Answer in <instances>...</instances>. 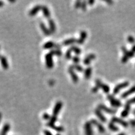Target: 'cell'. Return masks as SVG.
I'll return each mask as SVG.
<instances>
[{"label":"cell","instance_id":"obj_1","mask_svg":"<svg viewBox=\"0 0 135 135\" xmlns=\"http://www.w3.org/2000/svg\"><path fill=\"white\" fill-rule=\"evenodd\" d=\"M107 98L108 99V101L110 103L111 106H113V107L118 108L122 106V103L120 101L118 100V99H116L114 98L113 95H111V94H108L107 97Z\"/></svg>","mask_w":135,"mask_h":135},{"label":"cell","instance_id":"obj_2","mask_svg":"<svg viewBox=\"0 0 135 135\" xmlns=\"http://www.w3.org/2000/svg\"><path fill=\"white\" fill-rule=\"evenodd\" d=\"M53 55L51 53H48L45 55V61H46V67L49 69L52 68L54 66L53 59Z\"/></svg>","mask_w":135,"mask_h":135},{"label":"cell","instance_id":"obj_3","mask_svg":"<svg viewBox=\"0 0 135 135\" xmlns=\"http://www.w3.org/2000/svg\"><path fill=\"white\" fill-rule=\"evenodd\" d=\"M98 108L99 110L103 111L104 112L107 113L111 114H116V113H117V110H116V109L109 108L107 107V106L104 105V104H99V105L98 106Z\"/></svg>","mask_w":135,"mask_h":135},{"label":"cell","instance_id":"obj_4","mask_svg":"<svg viewBox=\"0 0 135 135\" xmlns=\"http://www.w3.org/2000/svg\"><path fill=\"white\" fill-rule=\"evenodd\" d=\"M129 82L128 81H124L117 84L113 89V94H116L119 92V91H121V89L123 88H125L128 87L129 86Z\"/></svg>","mask_w":135,"mask_h":135},{"label":"cell","instance_id":"obj_5","mask_svg":"<svg viewBox=\"0 0 135 135\" xmlns=\"http://www.w3.org/2000/svg\"><path fill=\"white\" fill-rule=\"evenodd\" d=\"M84 132L86 135H93V131L92 124L90 121H87L85 123L84 126Z\"/></svg>","mask_w":135,"mask_h":135},{"label":"cell","instance_id":"obj_6","mask_svg":"<svg viewBox=\"0 0 135 135\" xmlns=\"http://www.w3.org/2000/svg\"><path fill=\"white\" fill-rule=\"evenodd\" d=\"M111 122L120 124L121 126H123V127L124 128H127L128 125H129V124H128V123L126 122V121L123 120V119H121V118L116 117V116H113V117L111 118Z\"/></svg>","mask_w":135,"mask_h":135},{"label":"cell","instance_id":"obj_7","mask_svg":"<svg viewBox=\"0 0 135 135\" xmlns=\"http://www.w3.org/2000/svg\"><path fill=\"white\" fill-rule=\"evenodd\" d=\"M62 106H63V103H62L61 101H58L55 104L53 110V116H57V115H58L60 111H61V109Z\"/></svg>","mask_w":135,"mask_h":135},{"label":"cell","instance_id":"obj_8","mask_svg":"<svg viewBox=\"0 0 135 135\" xmlns=\"http://www.w3.org/2000/svg\"><path fill=\"white\" fill-rule=\"evenodd\" d=\"M90 122L93 125H94L95 126H97L99 132H100L101 133H103L105 131V129H104V128L103 127V126L100 123L98 122L97 120L94 119H92L90 121Z\"/></svg>","mask_w":135,"mask_h":135},{"label":"cell","instance_id":"obj_9","mask_svg":"<svg viewBox=\"0 0 135 135\" xmlns=\"http://www.w3.org/2000/svg\"><path fill=\"white\" fill-rule=\"evenodd\" d=\"M68 72H69V73L70 74L73 81L75 83H76L78 82V81H79L78 76V75H76V73L75 72V71H74L73 69L72 68V67L71 66V65L70 66V67H69V68H68Z\"/></svg>","mask_w":135,"mask_h":135},{"label":"cell","instance_id":"obj_10","mask_svg":"<svg viewBox=\"0 0 135 135\" xmlns=\"http://www.w3.org/2000/svg\"><path fill=\"white\" fill-rule=\"evenodd\" d=\"M94 113H95L97 117L99 118V120L102 121V122L106 123V121H107V119H106V118L103 115V114L102 113L101 111L99 110L98 108L96 109L95 110H94Z\"/></svg>","mask_w":135,"mask_h":135},{"label":"cell","instance_id":"obj_11","mask_svg":"<svg viewBox=\"0 0 135 135\" xmlns=\"http://www.w3.org/2000/svg\"><path fill=\"white\" fill-rule=\"evenodd\" d=\"M40 10H41V6L40 4H38V5H36L35 6H34V7L32 8V9L30 10L29 11V14L30 16H35L37 13H38L39 11H40Z\"/></svg>","mask_w":135,"mask_h":135},{"label":"cell","instance_id":"obj_12","mask_svg":"<svg viewBox=\"0 0 135 135\" xmlns=\"http://www.w3.org/2000/svg\"><path fill=\"white\" fill-rule=\"evenodd\" d=\"M87 38V33L85 31H81L80 32V38L77 40L76 43L79 45H81L84 42V40Z\"/></svg>","mask_w":135,"mask_h":135},{"label":"cell","instance_id":"obj_13","mask_svg":"<svg viewBox=\"0 0 135 135\" xmlns=\"http://www.w3.org/2000/svg\"><path fill=\"white\" fill-rule=\"evenodd\" d=\"M134 93H135V85L131 87V88H129L128 90L126 91L123 93L121 94V98H126L129 97V96L131 95V94Z\"/></svg>","mask_w":135,"mask_h":135},{"label":"cell","instance_id":"obj_14","mask_svg":"<svg viewBox=\"0 0 135 135\" xmlns=\"http://www.w3.org/2000/svg\"><path fill=\"white\" fill-rule=\"evenodd\" d=\"M131 110V106L130 104H126L124 106V109L121 113V117L123 118H126L128 117V114L129 113V111Z\"/></svg>","mask_w":135,"mask_h":135},{"label":"cell","instance_id":"obj_15","mask_svg":"<svg viewBox=\"0 0 135 135\" xmlns=\"http://www.w3.org/2000/svg\"><path fill=\"white\" fill-rule=\"evenodd\" d=\"M48 25H49V28H50V31L51 33H55L56 31V24L55 21H54V20L52 19H49Z\"/></svg>","mask_w":135,"mask_h":135},{"label":"cell","instance_id":"obj_16","mask_svg":"<svg viewBox=\"0 0 135 135\" xmlns=\"http://www.w3.org/2000/svg\"><path fill=\"white\" fill-rule=\"evenodd\" d=\"M40 28H41V29L42 30V31H43V33L45 34V35H46V36H50L51 33L50 32V29H48V28L46 26V25H45V23H42V22H41V23H40Z\"/></svg>","mask_w":135,"mask_h":135},{"label":"cell","instance_id":"obj_17","mask_svg":"<svg viewBox=\"0 0 135 135\" xmlns=\"http://www.w3.org/2000/svg\"><path fill=\"white\" fill-rule=\"evenodd\" d=\"M41 11L43 12V16L46 18H50L51 17V12L49 8L46 6H41Z\"/></svg>","mask_w":135,"mask_h":135},{"label":"cell","instance_id":"obj_18","mask_svg":"<svg viewBox=\"0 0 135 135\" xmlns=\"http://www.w3.org/2000/svg\"><path fill=\"white\" fill-rule=\"evenodd\" d=\"M0 61H1V66H2L4 70H7L9 68V65H8V62L7 60V58L4 56H1V57L0 58Z\"/></svg>","mask_w":135,"mask_h":135},{"label":"cell","instance_id":"obj_19","mask_svg":"<svg viewBox=\"0 0 135 135\" xmlns=\"http://www.w3.org/2000/svg\"><path fill=\"white\" fill-rule=\"evenodd\" d=\"M121 50H122V51L123 52V53H124V55L128 56V58H133V57H134V53H133V52L131 51L128 50L127 49H126V47H124V46L121 47Z\"/></svg>","mask_w":135,"mask_h":135},{"label":"cell","instance_id":"obj_20","mask_svg":"<svg viewBox=\"0 0 135 135\" xmlns=\"http://www.w3.org/2000/svg\"><path fill=\"white\" fill-rule=\"evenodd\" d=\"M76 41H77L76 39H75L74 38H69V39H67V40H65L64 41H63L62 45H63V46H69V45H73V44L76 43Z\"/></svg>","mask_w":135,"mask_h":135},{"label":"cell","instance_id":"obj_21","mask_svg":"<svg viewBox=\"0 0 135 135\" xmlns=\"http://www.w3.org/2000/svg\"><path fill=\"white\" fill-rule=\"evenodd\" d=\"M92 74V68L91 66H89L86 68L84 70V78H86V80H88L91 78Z\"/></svg>","mask_w":135,"mask_h":135},{"label":"cell","instance_id":"obj_22","mask_svg":"<svg viewBox=\"0 0 135 135\" xmlns=\"http://www.w3.org/2000/svg\"><path fill=\"white\" fill-rule=\"evenodd\" d=\"M10 128H11V126H10V124L9 123H6V124H4V125L3 126V127L2 130H1L0 135H6V134H7L8 132L10 129Z\"/></svg>","mask_w":135,"mask_h":135},{"label":"cell","instance_id":"obj_23","mask_svg":"<svg viewBox=\"0 0 135 135\" xmlns=\"http://www.w3.org/2000/svg\"><path fill=\"white\" fill-rule=\"evenodd\" d=\"M56 121H57V116H51L50 121H49V122L48 123H47V126H49V127L51 128L52 126L55 125V123L56 122Z\"/></svg>","mask_w":135,"mask_h":135},{"label":"cell","instance_id":"obj_24","mask_svg":"<svg viewBox=\"0 0 135 135\" xmlns=\"http://www.w3.org/2000/svg\"><path fill=\"white\" fill-rule=\"evenodd\" d=\"M55 43L53 41H48L46 43L44 44L43 48L46 49V50H49V49H51L55 47Z\"/></svg>","mask_w":135,"mask_h":135},{"label":"cell","instance_id":"obj_25","mask_svg":"<svg viewBox=\"0 0 135 135\" xmlns=\"http://www.w3.org/2000/svg\"><path fill=\"white\" fill-rule=\"evenodd\" d=\"M70 49L71 50L72 52H74V53L77 55H80V54L81 53V50L80 48H78V46H72Z\"/></svg>","mask_w":135,"mask_h":135},{"label":"cell","instance_id":"obj_26","mask_svg":"<svg viewBox=\"0 0 135 135\" xmlns=\"http://www.w3.org/2000/svg\"><path fill=\"white\" fill-rule=\"evenodd\" d=\"M100 88L103 89V92L105 93H108L109 91H110V88L109 87V86L107 85L106 84L103 83L101 84Z\"/></svg>","mask_w":135,"mask_h":135},{"label":"cell","instance_id":"obj_27","mask_svg":"<svg viewBox=\"0 0 135 135\" xmlns=\"http://www.w3.org/2000/svg\"><path fill=\"white\" fill-rule=\"evenodd\" d=\"M71 66L72 67V68L74 70H76L78 72H83V68L80 65H78V64H75V65H71Z\"/></svg>","mask_w":135,"mask_h":135},{"label":"cell","instance_id":"obj_28","mask_svg":"<svg viewBox=\"0 0 135 135\" xmlns=\"http://www.w3.org/2000/svg\"><path fill=\"white\" fill-rule=\"evenodd\" d=\"M108 128L109 129H111L112 131H114V132H117V131H119V128L117 126L114 125L113 123L110 122L108 124Z\"/></svg>","mask_w":135,"mask_h":135},{"label":"cell","instance_id":"obj_29","mask_svg":"<svg viewBox=\"0 0 135 135\" xmlns=\"http://www.w3.org/2000/svg\"><path fill=\"white\" fill-rule=\"evenodd\" d=\"M50 53L53 55H56L58 56H61L62 55V52L60 50H51Z\"/></svg>","mask_w":135,"mask_h":135},{"label":"cell","instance_id":"obj_30","mask_svg":"<svg viewBox=\"0 0 135 135\" xmlns=\"http://www.w3.org/2000/svg\"><path fill=\"white\" fill-rule=\"evenodd\" d=\"M51 128H53V129H55V131H58V132H63V131H64V130H65L63 126H56L55 124L52 126Z\"/></svg>","mask_w":135,"mask_h":135},{"label":"cell","instance_id":"obj_31","mask_svg":"<svg viewBox=\"0 0 135 135\" xmlns=\"http://www.w3.org/2000/svg\"><path fill=\"white\" fill-rule=\"evenodd\" d=\"M71 53L72 51L70 49H69V50L66 51V53L65 54V58H66L67 60H70V59L71 58Z\"/></svg>","mask_w":135,"mask_h":135},{"label":"cell","instance_id":"obj_32","mask_svg":"<svg viewBox=\"0 0 135 135\" xmlns=\"http://www.w3.org/2000/svg\"><path fill=\"white\" fill-rule=\"evenodd\" d=\"M87 2L86 1H83L81 2V8L83 11H85L87 8Z\"/></svg>","mask_w":135,"mask_h":135},{"label":"cell","instance_id":"obj_33","mask_svg":"<svg viewBox=\"0 0 135 135\" xmlns=\"http://www.w3.org/2000/svg\"><path fill=\"white\" fill-rule=\"evenodd\" d=\"M128 41L129 42V43L131 44H134L135 43V39L134 37L133 36H131V35H129V36H128Z\"/></svg>","mask_w":135,"mask_h":135},{"label":"cell","instance_id":"obj_34","mask_svg":"<svg viewBox=\"0 0 135 135\" xmlns=\"http://www.w3.org/2000/svg\"><path fill=\"white\" fill-rule=\"evenodd\" d=\"M72 60H73V63L75 64H78L79 63V62L80 61V60H81L80 58H79L78 56H75L73 57Z\"/></svg>","mask_w":135,"mask_h":135},{"label":"cell","instance_id":"obj_35","mask_svg":"<svg viewBox=\"0 0 135 135\" xmlns=\"http://www.w3.org/2000/svg\"><path fill=\"white\" fill-rule=\"evenodd\" d=\"M81 1H77L75 2V5H74V7H75L76 9H78L79 8L81 7Z\"/></svg>","mask_w":135,"mask_h":135},{"label":"cell","instance_id":"obj_36","mask_svg":"<svg viewBox=\"0 0 135 135\" xmlns=\"http://www.w3.org/2000/svg\"><path fill=\"white\" fill-rule=\"evenodd\" d=\"M86 58L89 59L91 61H92L96 59V55H94V54H89V55L86 56Z\"/></svg>","mask_w":135,"mask_h":135},{"label":"cell","instance_id":"obj_37","mask_svg":"<svg viewBox=\"0 0 135 135\" xmlns=\"http://www.w3.org/2000/svg\"><path fill=\"white\" fill-rule=\"evenodd\" d=\"M91 61L89 60V59L86 58V57L83 59V63L85 64V65H88L91 63Z\"/></svg>","mask_w":135,"mask_h":135},{"label":"cell","instance_id":"obj_38","mask_svg":"<svg viewBox=\"0 0 135 135\" xmlns=\"http://www.w3.org/2000/svg\"><path fill=\"white\" fill-rule=\"evenodd\" d=\"M133 103H135V97H133V98H131L130 99H128V100L126 101V104H131Z\"/></svg>","mask_w":135,"mask_h":135},{"label":"cell","instance_id":"obj_39","mask_svg":"<svg viewBox=\"0 0 135 135\" xmlns=\"http://www.w3.org/2000/svg\"><path fill=\"white\" fill-rule=\"evenodd\" d=\"M128 57L126 56L125 55H123V56L122 57V58H121V62L123 63H127L128 61Z\"/></svg>","mask_w":135,"mask_h":135},{"label":"cell","instance_id":"obj_40","mask_svg":"<svg viewBox=\"0 0 135 135\" xmlns=\"http://www.w3.org/2000/svg\"><path fill=\"white\" fill-rule=\"evenodd\" d=\"M43 119H46V120H48V119H50L51 116L48 113H45L43 115Z\"/></svg>","mask_w":135,"mask_h":135},{"label":"cell","instance_id":"obj_41","mask_svg":"<svg viewBox=\"0 0 135 135\" xmlns=\"http://www.w3.org/2000/svg\"><path fill=\"white\" fill-rule=\"evenodd\" d=\"M99 88L97 86H94L93 88L92 89H91V91L93 93H97L98 91L99 90Z\"/></svg>","mask_w":135,"mask_h":135},{"label":"cell","instance_id":"obj_42","mask_svg":"<svg viewBox=\"0 0 135 135\" xmlns=\"http://www.w3.org/2000/svg\"><path fill=\"white\" fill-rule=\"evenodd\" d=\"M129 124L133 127H135V119H131L129 120Z\"/></svg>","mask_w":135,"mask_h":135},{"label":"cell","instance_id":"obj_43","mask_svg":"<svg viewBox=\"0 0 135 135\" xmlns=\"http://www.w3.org/2000/svg\"><path fill=\"white\" fill-rule=\"evenodd\" d=\"M44 133H45V135H53L52 134V133L48 130H45L44 131Z\"/></svg>","mask_w":135,"mask_h":135},{"label":"cell","instance_id":"obj_44","mask_svg":"<svg viewBox=\"0 0 135 135\" xmlns=\"http://www.w3.org/2000/svg\"><path fill=\"white\" fill-rule=\"evenodd\" d=\"M94 2H95V1H94V0H90V1H88V4H89V5H93L94 3Z\"/></svg>","mask_w":135,"mask_h":135},{"label":"cell","instance_id":"obj_45","mask_svg":"<svg viewBox=\"0 0 135 135\" xmlns=\"http://www.w3.org/2000/svg\"><path fill=\"white\" fill-rule=\"evenodd\" d=\"M105 2L106 3H107L108 4H112L113 3V1H107V0H106V1H105Z\"/></svg>","mask_w":135,"mask_h":135},{"label":"cell","instance_id":"obj_46","mask_svg":"<svg viewBox=\"0 0 135 135\" xmlns=\"http://www.w3.org/2000/svg\"><path fill=\"white\" fill-rule=\"evenodd\" d=\"M131 51L133 52L134 53H135V44L132 46V48H131Z\"/></svg>","mask_w":135,"mask_h":135},{"label":"cell","instance_id":"obj_47","mask_svg":"<svg viewBox=\"0 0 135 135\" xmlns=\"http://www.w3.org/2000/svg\"><path fill=\"white\" fill-rule=\"evenodd\" d=\"M3 5H4V2L2 1H0V7H2Z\"/></svg>","mask_w":135,"mask_h":135},{"label":"cell","instance_id":"obj_48","mask_svg":"<svg viewBox=\"0 0 135 135\" xmlns=\"http://www.w3.org/2000/svg\"><path fill=\"white\" fill-rule=\"evenodd\" d=\"M9 3H15L16 2V0H9Z\"/></svg>","mask_w":135,"mask_h":135},{"label":"cell","instance_id":"obj_49","mask_svg":"<svg viewBox=\"0 0 135 135\" xmlns=\"http://www.w3.org/2000/svg\"><path fill=\"white\" fill-rule=\"evenodd\" d=\"M1 119H2V113H1L0 112V123H1Z\"/></svg>","mask_w":135,"mask_h":135},{"label":"cell","instance_id":"obj_50","mask_svg":"<svg viewBox=\"0 0 135 135\" xmlns=\"http://www.w3.org/2000/svg\"><path fill=\"white\" fill-rule=\"evenodd\" d=\"M133 114H134V115H135V109H134V110L133 111Z\"/></svg>","mask_w":135,"mask_h":135},{"label":"cell","instance_id":"obj_51","mask_svg":"<svg viewBox=\"0 0 135 135\" xmlns=\"http://www.w3.org/2000/svg\"><path fill=\"white\" fill-rule=\"evenodd\" d=\"M118 135H125V134H124V133H120V134H118Z\"/></svg>","mask_w":135,"mask_h":135},{"label":"cell","instance_id":"obj_52","mask_svg":"<svg viewBox=\"0 0 135 135\" xmlns=\"http://www.w3.org/2000/svg\"><path fill=\"white\" fill-rule=\"evenodd\" d=\"M56 135H61V134H57Z\"/></svg>","mask_w":135,"mask_h":135},{"label":"cell","instance_id":"obj_53","mask_svg":"<svg viewBox=\"0 0 135 135\" xmlns=\"http://www.w3.org/2000/svg\"><path fill=\"white\" fill-rule=\"evenodd\" d=\"M1 55H0V58H1Z\"/></svg>","mask_w":135,"mask_h":135},{"label":"cell","instance_id":"obj_54","mask_svg":"<svg viewBox=\"0 0 135 135\" xmlns=\"http://www.w3.org/2000/svg\"><path fill=\"white\" fill-rule=\"evenodd\" d=\"M0 48H1V46H0Z\"/></svg>","mask_w":135,"mask_h":135}]
</instances>
